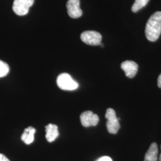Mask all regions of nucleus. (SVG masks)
Masks as SVG:
<instances>
[{"label":"nucleus","instance_id":"obj_1","mask_svg":"<svg viewBox=\"0 0 161 161\" xmlns=\"http://www.w3.org/2000/svg\"><path fill=\"white\" fill-rule=\"evenodd\" d=\"M161 34V12H156L150 17L146 23L145 35L148 40L155 42Z\"/></svg>","mask_w":161,"mask_h":161},{"label":"nucleus","instance_id":"obj_2","mask_svg":"<svg viewBox=\"0 0 161 161\" xmlns=\"http://www.w3.org/2000/svg\"><path fill=\"white\" fill-rule=\"evenodd\" d=\"M57 84L59 88L66 91L75 90L78 87V84L70 75L66 73L61 74L58 76Z\"/></svg>","mask_w":161,"mask_h":161},{"label":"nucleus","instance_id":"obj_3","mask_svg":"<svg viewBox=\"0 0 161 161\" xmlns=\"http://www.w3.org/2000/svg\"><path fill=\"white\" fill-rule=\"evenodd\" d=\"M105 118L108 120L106 122V127L108 132L113 134H116L121 126L119 123L118 118L116 117L115 110L112 108L108 109Z\"/></svg>","mask_w":161,"mask_h":161},{"label":"nucleus","instance_id":"obj_4","mask_svg":"<svg viewBox=\"0 0 161 161\" xmlns=\"http://www.w3.org/2000/svg\"><path fill=\"white\" fill-rule=\"evenodd\" d=\"M102 39V35L94 31H85L80 35V40L82 41L90 46H99Z\"/></svg>","mask_w":161,"mask_h":161},{"label":"nucleus","instance_id":"obj_5","mask_svg":"<svg viewBox=\"0 0 161 161\" xmlns=\"http://www.w3.org/2000/svg\"><path fill=\"white\" fill-rule=\"evenodd\" d=\"M34 3V0H14L13 10L17 15L25 16L28 14Z\"/></svg>","mask_w":161,"mask_h":161},{"label":"nucleus","instance_id":"obj_6","mask_svg":"<svg viewBox=\"0 0 161 161\" xmlns=\"http://www.w3.org/2000/svg\"><path fill=\"white\" fill-rule=\"evenodd\" d=\"M80 119L81 124L85 127L96 126L99 122L98 115L90 110H87L82 113L80 116Z\"/></svg>","mask_w":161,"mask_h":161},{"label":"nucleus","instance_id":"obj_7","mask_svg":"<svg viewBox=\"0 0 161 161\" xmlns=\"http://www.w3.org/2000/svg\"><path fill=\"white\" fill-rule=\"evenodd\" d=\"M68 15L73 19H77L82 15L80 0H68L66 4Z\"/></svg>","mask_w":161,"mask_h":161},{"label":"nucleus","instance_id":"obj_8","mask_svg":"<svg viewBox=\"0 0 161 161\" xmlns=\"http://www.w3.org/2000/svg\"><path fill=\"white\" fill-rule=\"evenodd\" d=\"M121 69L124 72L128 78H132L137 73L138 66L135 62L131 60H126L123 62L121 65Z\"/></svg>","mask_w":161,"mask_h":161},{"label":"nucleus","instance_id":"obj_9","mask_svg":"<svg viewBox=\"0 0 161 161\" xmlns=\"http://www.w3.org/2000/svg\"><path fill=\"white\" fill-rule=\"evenodd\" d=\"M46 137L48 142H53L59 136L58 127L56 125L49 124L46 127Z\"/></svg>","mask_w":161,"mask_h":161},{"label":"nucleus","instance_id":"obj_10","mask_svg":"<svg viewBox=\"0 0 161 161\" xmlns=\"http://www.w3.org/2000/svg\"><path fill=\"white\" fill-rule=\"evenodd\" d=\"M158 145L156 143H153L145 155L144 161H158Z\"/></svg>","mask_w":161,"mask_h":161},{"label":"nucleus","instance_id":"obj_11","mask_svg":"<svg viewBox=\"0 0 161 161\" xmlns=\"http://www.w3.org/2000/svg\"><path fill=\"white\" fill-rule=\"evenodd\" d=\"M36 130L34 127H29L25 129L21 139L23 142L26 144H31L34 140V134Z\"/></svg>","mask_w":161,"mask_h":161},{"label":"nucleus","instance_id":"obj_12","mask_svg":"<svg viewBox=\"0 0 161 161\" xmlns=\"http://www.w3.org/2000/svg\"><path fill=\"white\" fill-rule=\"evenodd\" d=\"M149 0H135L134 3L131 7L133 13H137L147 4Z\"/></svg>","mask_w":161,"mask_h":161},{"label":"nucleus","instance_id":"obj_13","mask_svg":"<svg viewBox=\"0 0 161 161\" xmlns=\"http://www.w3.org/2000/svg\"><path fill=\"white\" fill-rule=\"evenodd\" d=\"M9 66L7 64L0 60V78L4 77L9 72Z\"/></svg>","mask_w":161,"mask_h":161},{"label":"nucleus","instance_id":"obj_14","mask_svg":"<svg viewBox=\"0 0 161 161\" xmlns=\"http://www.w3.org/2000/svg\"><path fill=\"white\" fill-rule=\"evenodd\" d=\"M96 161H112V160L109 156H103L98 159Z\"/></svg>","mask_w":161,"mask_h":161},{"label":"nucleus","instance_id":"obj_15","mask_svg":"<svg viewBox=\"0 0 161 161\" xmlns=\"http://www.w3.org/2000/svg\"><path fill=\"white\" fill-rule=\"evenodd\" d=\"M0 161H10V160L3 154L0 153Z\"/></svg>","mask_w":161,"mask_h":161},{"label":"nucleus","instance_id":"obj_16","mask_svg":"<svg viewBox=\"0 0 161 161\" xmlns=\"http://www.w3.org/2000/svg\"><path fill=\"white\" fill-rule=\"evenodd\" d=\"M158 86L159 88H161V74L158 78Z\"/></svg>","mask_w":161,"mask_h":161},{"label":"nucleus","instance_id":"obj_17","mask_svg":"<svg viewBox=\"0 0 161 161\" xmlns=\"http://www.w3.org/2000/svg\"><path fill=\"white\" fill-rule=\"evenodd\" d=\"M159 161H161V153L160 156H159Z\"/></svg>","mask_w":161,"mask_h":161}]
</instances>
